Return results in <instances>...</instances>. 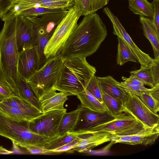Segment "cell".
Here are the masks:
<instances>
[{
	"label": "cell",
	"mask_w": 159,
	"mask_h": 159,
	"mask_svg": "<svg viewBox=\"0 0 159 159\" xmlns=\"http://www.w3.org/2000/svg\"><path fill=\"white\" fill-rule=\"evenodd\" d=\"M107 35L106 26L98 14L85 15L57 56L64 61L86 58L96 52Z\"/></svg>",
	"instance_id": "obj_1"
},
{
	"label": "cell",
	"mask_w": 159,
	"mask_h": 159,
	"mask_svg": "<svg viewBox=\"0 0 159 159\" xmlns=\"http://www.w3.org/2000/svg\"><path fill=\"white\" fill-rule=\"evenodd\" d=\"M17 16L4 21L0 32V80L18 96L20 81L17 64L19 55L16 38Z\"/></svg>",
	"instance_id": "obj_2"
},
{
	"label": "cell",
	"mask_w": 159,
	"mask_h": 159,
	"mask_svg": "<svg viewBox=\"0 0 159 159\" xmlns=\"http://www.w3.org/2000/svg\"><path fill=\"white\" fill-rule=\"evenodd\" d=\"M95 68L86 57H77L64 61L58 81L53 88L68 96L77 95L84 91L92 77L96 73Z\"/></svg>",
	"instance_id": "obj_3"
},
{
	"label": "cell",
	"mask_w": 159,
	"mask_h": 159,
	"mask_svg": "<svg viewBox=\"0 0 159 159\" xmlns=\"http://www.w3.org/2000/svg\"><path fill=\"white\" fill-rule=\"evenodd\" d=\"M28 122L17 121L0 114V135L10 139L19 146L31 145L43 148L51 140L30 131Z\"/></svg>",
	"instance_id": "obj_4"
},
{
	"label": "cell",
	"mask_w": 159,
	"mask_h": 159,
	"mask_svg": "<svg viewBox=\"0 0 159 159\" xmlns=\"http://www.w3.org/2000/svg\"><path fill=\"white\" fill-rule=\"evenodd\" d=\"M63 62L58 56L48 59L27 82L38 100L53 88L58 79Z\"/></svg>",
	"instance_id": "obj_5"
},
{
	"label": "cell",
	"mask_w": 159,
	"mask_h": 159,
	"mask_svg": "<svg viewBox=\"0 0 159 159\" xmlns=\"http://www.w3.org/2000/svg\"><path fill=\"white\" fill-rule=\"evenodd\" d=\"M74 5L58 25L45 48L44 55L47 59L56 56L72 33L81 16Z\"/></svg>",
	"instance_id": "obj_6"
},
{
	"label": "cell",
	"mask_w": 159,
	"mask_h": 159,
	"mask_svg": "<svg viewBox=\"0 0 159 159\" xmlns=\"http://www.w3.org/2000/svg\"><path fill=\"white\" fill-rule=\"evenodd\" d=\"M66 109L54 110L44 113L27 123L28 129L36 134L49 139L59 136L60 122Z\"/></svg>",
	"instance_id": "obj_7"
},
{
	"label": "cell",
	"mask_w": 159,
	"mask_h": 159,
	"mask_svg": "<svg viewBox=\"0 0 159 159\" xmlns=\"http://www.w3.org/2000/svg\"><path fill=\"white\" fill-rule=\"evenodd\" d=\"M144 126L130 115L123 112L113 120L92 127L87 130L106 131L120 136L133 135L139 132Z\"/></svg>",
	"instance_id": "obj_8"
},
{
	"label": "cell",
	"mask_w": 159,
	"mask_h": 159,
	"mask_svg": "<svg viewBox=\"0 0 159 159\" xmlns=\"http://www.w3.org/2000/svg\"><path fill=\"white\" fill-rule=\"evenodd\" d=\"M103 11L111 20L113 27V34L123 39L130 48L136 56L141 67H149L155 64L159 59H155L140 50L122 25L118 19L108 7L103 9Z\"/></svg>",
	"instance_id": "obj_9"
},
{
	"label": "cell",
	"mask_w": 159,
	"mask_h": 159,
	"mask_svg": "<svg viewBox=\"0 0 159 159\" xmlns=\"http://www.w3.org/2000/svg\"><path fill=\"white\" fill-rule=\"evenodd\" d=\"M128 93V98L124 106L123 112L130 115L144 126L153 127L159 125V115L151 111L137 96Z\"/></svg>",
	"instance_id": "obj_10"
},
{
	"label": "cell",
	"mask_w": 159,
	"mask_h": 159,
	"mask_svg": "<svg viewBox=\"0 0 159 159\" xmlns=\"http://www.w3.org/2000/svg\"><path fill=\"white\" fill-rule=\"evenodd\" d=\"M79 110L77 121L73 130L70 133L88 130L93 127L107 122L115 118L108 111L101 112L78 106Z\"/></svg>",
	"instance_id": "obj_11"
},
{
	"label": "cell",
	"mask_w": 159,
	"mask_h": 159,
	"mask_svg": "<svg viewBox=\"0 0 159 159\" xmlns=\"http://www.w3.org/2000/svg\"><path fill=\"white\" fill-rule=\"evenodd\" d=\"M70 133L75 134L80 140L79 142L71 149L70 153L74 151L82 153L91 151L98 145L111 141L114 135L106 131L87 130Z\"/></svg>",
	"instance_id": "obj_12"
},
{
	"label": "cell",
	"mask_w": 159,
	"mask_h": 159,
	"mask_svg": "<svg viewBox=\"0 0 159 159\" xmlns=\"http://www.w3.org/2000/svg\"><path fill=\"white\" fill-rule=\"evenodd\" d=\"M67 12L68 10H65L30 16L33 24L35 37L45 35L51 37Z\"/></svg>",
	"instance_id": "obj_13"
},
{
	"label": "cell",
	"mask_w": 159,
	"mask_h": 159,
	"mask_svg": "<svg viewBox=\"0 0 159 159\" xmlns=\"http://www.w3.org/2000/svg\"><path fill=\"white\" fill-rule=\"evenodd\" d=\"M38 69V59L36 45L19 53L17 70L20 79L27 82Z\"/></svg>",
	"instance_id": "obj_14"
},
{
	"label": "cell",
	"mask_w": 159,
	"mask_h": 159,
	"mask_svg": "<svg viewBox=\"0 0 159 159\" xmlns=\"http://www.w3.org/2000/svg\"><path fill=\"white\" fill-rule=\"evenodd\" d=\"M16 38L19 53L33 46L35 35L33 24L30 17L17 16Z\"/></svg>",
	"instance_id": "obj_15"
},
{
	"label": "cell",
	"mask_w": 159,
	"mask_h": 159,
	"mask_svg": "<svg viewBox=\"0 0 159 159\" xmlns=\"http://www.w3.org/2000/svg\"><path fill=\"white\" fill-rule=\"evenodd\" d=\"M101 90L115 99L124 106L128 98V93L119 85L118 82L112 76H97Z\"/></svg>",
	"instance_id": "obj_16"
},
{
	"label": "cell",
	"mask_w": 159,
	"mask_h": 159,
	"mask_svg": "<svg viewBox=\"0 0 159 159\" xmlns=\"http://www.w3.org/2000/svg\"><path fill=\"white\" fill-rule=\"evenodd\" d=\"M53 88L39 100L41 111L43 113L54 110H62L68 96L63 92H57Z\"/></svg>",
	"instance_id": "obj_17"
},
{
	"label": "cell",
	"mask_w": 159,
	"mask_h": 159,
	"mask_svg": "<svg viewBox=\"0 0 159 159\" xmlns=\"http://www.w3.org/2000/svg\"><path fill=\"white\" fill-rule=\"evenodd\" d=\"M43 113L40 110L30 111L7 106L0 102V114L18 122H29Z\"/></svg>",
	"instance_id": "obj_18"
},
{
	"label": "cell",
	"mask_w": 159,
	"mask_h": 159,
	"mask_svg": "<svg viewBox=\"0 0 159 159\" xmlns=\"http://www.w3.org/2000/svg\"><path fill=\"white\" fill-rule=\"evenodd\" d=\"M139 21L142 27L144 34L149 41L152 46L154 59H159V33L157 32L152 20L140 16Z\"/></svg>",
	"instance_id": "obj_19"
},
{
	"label": "cell",
	"mask_w": 159,
	"mask_h": 159,
	"mask_svg": "<svg viewBox=\"0 0 159 159\" xmlns=\"http://www.w3.org/2000/svg\"><path fill=\"white\" fill-rule=\"evenodd\" d=\"M159 135V125L153 127L144 126L138 133L132 136L131 145H152L155 143Z\"/></svg>",
	"instance_id": "obj_20"
},
{
	"label": "cell",
	"mask_w": 159,
	"mask_h": 159,
	"mask_svg": "<svg viewBox=\"0 0 159 159\" xmlns=\"http://www.w3.org/2000/svg\"><path fill=\"white\" fill-rule=\"evenodd\" d=\"M74 6L81 16L95 12L108 3L109 0H73Z\"/></svg>",
	"instance_id": "obj_21"
},
{
	"label": "cell",
	"mask_w": 159,
	"mask_h": 159,
	"mask_svg": "<svg viewBox=\"0 0 159 159\" xmlns=\"http://www.w3.org/2000/svg\"><path fill=\"white\" fill-rule=\"evenodd\" d=\"M129 8L134 14L152 18L154 7L147 0H128Z\"/></svg>",
	"instance_id": "obj_22"
},
{
	"label": "cell",
	"mask_w": 159,
	"mask_h": 159,
	"mask_svg": "<svg viewBox=\"0 0 159 159\" xmlns=\"http://www.w3.org/2000/svg\"><path fill=\"white\" fill-rule=\"evenodd\" d=\"M76 96L83 107L92 111L101 112L108 111L103 103L100 102L86 89Z\"/></svg>",
	"instance_id": "obj_23"
},
{
	"label": "cell",
	"mask_w": 159,
	"mask_h": 159,
	"mask_svg": "<svg viewBox=\"0 0 159 159\" xmlns=\"http://www.w3.org/2000/svg\"><path fill=\"white\" fill-rule=\"evenodd\" d=\"M117 64L122 66L128 61L137 62V58L130 48L120 38L117 37Z\"/></svg>",
	"instance_id": "obj_24"
},
{
	"label": "cell",
	"mask_w": 159,
	"mask_h": 159,
	"mask_svg": "<svg viewBox=\"0 0 159 159\" xmlns=\"http://www.w3.org/2000/svg\"><path fill=\"white\" fill-rule=\"evenodd\" d=\"M79 110H76L70 112H66L64 114L60 122L58 132L59 135L72 131L77 120Z\"/></svg>",
	"instance_id": "obj_25"
},
{
	"label": "cell",
	"mask_w": 159,
	"mask_h": 159,
	"mask_svg": "<svg viewBox=\"0 0 159 159\" xmlns=\"http://www.w3.org/2000/svg\"><path fill=\"white\" fill-rule=\"evenodd\" d=\"M18 96L24 101L41 111L39 100L34 96L28 84L20 79Z\"/></svg>",
	"instance_id": "obj_26"
},
{
	"label": "cell",
	"mask_w": 159,
	"mask_h": 159,
	"mask_svg": "<svg viewBox=\"0 0 159 159\" xmlns=\"http://www.w3.org/2000/svg\"><path fill=\"white\" fill-rule=\"evenodd\" d=\"M101 91L102 102L106 109L113 116L116 117L123 112L124 106L118 101Z\"/></svg>",
	"instance_id": "obj_27"
},
{
	"label": "cell",
	"mask_w": 159,
	"mask_h": 159,
	"mask_svg": "<svg viewBox=\"0 0 159 159\" xmlns=\"http://www.w3.org/2000/svg\"><path fill=\"white\" fill-rule=\"evenodd\" d=\"M77 138L75 134L67 132L50 140L45 145L43 148L52 151L66 144Z\"/></svg>",
	"instance_id": "obj_28"
},
{
	"label": "cell",
	"mask_w": 159,
	"mask_h": 159,
	"mask_svg": "<svg viewBox=\"0 0 159 159\" xmlns=\"http://www.w3.org/2000/svg\"><path fill=\"white\" fill-rule=\"evenodd\" d=\"M50 37V36L47 35L35 37L33 45L37 46L38 59V70L44 65L48 60L44 55V50Z\"/></svg>",
	"instance_id": "obj_29"
},
{
	"label": "cell",
	"mask_w": 159,
	"mask_h": 159,
	"mask_svg": "<svg viewBox=\"0 0 159 159\" xmlns=\"http://www.w3.org/2000/svg\"><path fill=\"white\" fill-rule=\"evenodd\" d=\"M1 103L9 107L19 108L25 110L30 111L39 110L26 102L17 96H14L6 98Z\"/></svg>",
	"instance_id": "obj_30"
},
{
	"label": "cell",
	"mask_w": 159,
	"mask_h": 159,
	"mask_svg": "<svg viewBox=\"0 0 159 159\" xmlns=\"http://www.w3.org/2000/svg\"><path fill=\"white\" fill-rule=\"evenodd\" d=\"M130 73L140 79L146 85L151 88L155 86L149 67H141L139 69L131 71Z\"/></svg>",
	"instance_id": "obj_31"
},
{
	"label": "cell",
	"mask_w": 159,
	"mask_h": 159,
	"mask_svg": "<svg viewBox=\"0 0 159 159\" xmlns=\"http://www.w3.org/2000/svg\"><path fill=\"white\" fill-rule=\"evenodd\" d=\"M143 104L153 113L158 115L159 111V101L153 98L147 92H142L137 96Z\"/></svg>",
	"instance_id": "obj_32"
},
{
	"label": "cell",
	"mask_w": 159,
	"mask_h": 159,
	"mask_svg": "<svg viewBox=\"0 0 159 159\" xmlns=\"http://www.w3.org/2000/svg\"><path fill=\"white\" fill-rule=\"evenodd\" d=\"M86 89L100 102H102L101 91L97 76L95 75L91 78L86 88Z\"/></svg>",
	"instance_id": "obj_33"
},
{
	"label": "cell",
	"mask_w": 159,
	"mask_h": 159,
	"mask_svg": "<svg viewBox=\"0 0 159 159\" xmlns=\"http://www.w3.org/2000/svg\"><path fill=\"white\" fill-rule=\"evenodd\" d=\"M117 83L123 87L127 93H129L137 96L139 95L143 91L148 92L150 90V89L146 88L144 85H134L123 82H118Z\"/></svg>",
	"instance_id": "obj_34"
},
{
	"label": "cell",
	"mask_w": 159,
	"mask_h": 159,
	"mask_svg": "<svg viewBox=\"0 0 159 159\" xmlns=\"http://www.w3.org/2000/svg\"><path fill=\"white\" fill-rule=\"evenodd\" d=\"M20 147L25 148L27 152L31 154H52L58 153L51 150L31 145H22Z\"/></svg>",
	"instance_id": "obj_35"
},
{
	"label": "cell",
	"mask_w": 159,
	"mask_h": 159,
	"mask_svg": "<svg viewBox=\"0 0 159 159\" xmlns=\"http://www.w3.org/2000/svg\"><path fill=\"white\" fill-rule=\"evenodd\" d=\"M80 140V139L77 137L76 139L52 151L58 153L64 152L70 153L71 149L79 142Z\"/></svg>",
	"instance_id": "obj_36"
},
{
	"label": "cell",
	"mask_w": 159,
	"mask_h": 159,
	"mask_svg": "<svg viewBox=\"0 0 159 159\" xmlns=\"http://www.w3.org/2000/svg\"><path fill=\"white\" fill-rule=\"evenodd\" d=\"M152 3L154 7L152 20L157 32L159 33V0H153Z\"/></svg>",
	"instance_id": "obj_37"
},
{
	"label": "cell",
	"mask_w": 159,
	"mask_h": 159,
	"mask_svg": "<svg viewBox=\"0 0 159 159\" xmlns=\"http://www.w3.org/2000/svg\"><path fill=\"white\" fill-rule=\"evenodd\" d=\"M122 79L124 83L136 85H145L146 84L136 76L130 74L129 78L124 76L122 77Z\"/></svg>",
	"instance_id": "obj_38"
},
{
	"label": "cell",
	"mask_w": 159,
	"mask_h": 159,
	"mask_svg": "<svg viewBox=\"0 0 159 159\" xmlns=\"http://www.w3.org/2000/svg\"><path fill=\"white\" fill-rule=\"evenodd\" d=\"M0 94L5 98L16 96L10 88L0 80Z\"/></svg>",
	"instance_id": "obj_39"
},
{
	"label": "cell",
	"mask_w": 159,
	"mask_h": 159,
	"mask_svg": "<svg viewBox=\"0 0 159 159\" xmlns=\"http://www.w3.org/2000/svg\"><path fill=\"white\" fill-rule=\"evenodd\" d=\"M132 135L120 136L114 135L111 141L113 143H117L131 145V139Z\"/></svg>",
	"instance_id": "obj_40"
},
{
	"label": "cell",
	"mask_w": 159,
	"mask_h": 159,
	"mask_svg": "<svg viewBox=\"0 0 159 159\" xmlns=\"http://www.w3.org/2000/svg\"><path fill=\"white\" fill-rule=\"evenodd\" d=\"M159 60L149 67L155 85L159 84Z\"/></svg>",
	"instance_id": "obj_41"
},
{
	"label": "cell",
	"mask_w": 159,
	"mask_h": 159,
	"mask_svg": "<svg viewBox=\"0 0 159 159\" xmlns=\"http://www.w3.org/2000/svg\"><path fill=\"white\" fill-rule=\"evenodd\" d=\"M147 92L153 98L159 101V84L150 89Z\"/></svg>",
	"instance_id": "obj_42"
},
{
	"label": "cell",
	"mask_w": 159,
	"mask_h": 159,
	"mask_svg": "<svg viewBox=\"0 0 159 159\" xmlns=\"http://www.w3.org/2000/svg\"><path fill=\"white\" fill-rule=\"evenodd\" d=\"M13 153V151H9L0 146V154H9Z\"/></svg>",
	"instance_id": "obj_43"
},
{
	"label": "cell",
	"mask_w": 159,
	"mask_h": 159,
	"mask_svg": "<svg viewBox=\"0 0 159 159\" xmlns=\"http://www.w3.org/2000/svg\"><path fill=\"white\" fill-rule=\"evenodd\" d=\"M6 98L0 94V102H2Z\"/></svg>",
	"instance_id": "obj_44"
},
{
	"label": "cell",
	"mask_w": 159,
	"mask_h": 159,
	"mask_svg": "<svg viewBox=\"0 0 159 159\" xmlns=\"http://www.w3.org/2000/svg\"><path fill=\"white\" fill-rule=\"evenodd\" d=\"M52 1H61V0H51Z\"/></svg>",
	"instance_id": "obj_45"
}]
</instances>
